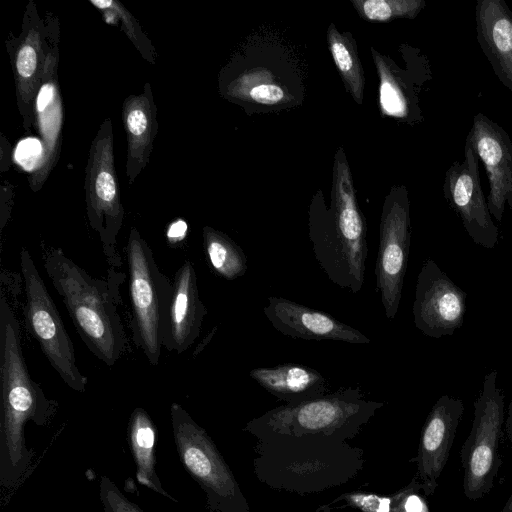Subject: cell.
I'll list each match as a JSON object with an SVG mask.
<instances>
[{
    "mask_svg": "<svg viewBox=\"0 0 512 512\" xmlns=\"http://www.w3.org/2000/svg\"><path fill=\"white\" fill-rule=\"evenodd\" d=\"M20 324L2 289L0 298V487L2 503L29 476L35 453L26 445L25 426H47L58 403L47 398L28 371L21 346Z\"/></svg>",
    "mask_w": 512,
    "mask_h": 512,
    "instance_id": "cell-1",
    "label": "cell"
},
{
    "mask_svg": "<svg viewBox=\"0 0 512 512\" xmlns=\"http://www.w3.org/2000/svg\"><path fill=\"white\" fill-rule=\"evenodd\" d=\"M308 230L315 259L328 279L342 289L360 292L368 254L367 225L342 147L334 155L330 206L320 193L314 196Z\"/></svg>",
    "mask_w": 512,
    "mask_h": 512,
    "instance_id": "cell-2",
    "label": "cell"
},
{
    "mask_svg": "<svg viewBox=\"0 0 512 512\" xmlns=\"http://www.w3.org/2000/svg\"><path fill=\"white\" fill-rule=\"evenodd\" d=\"M44 268L86 347L113 366L127 350L118 308L124 275L109 267L107 279L94 278L60 248L45 252Z\"/></svg>",
    "mask_w": 512,
    "mask_h": 512,
    "instance_id": "cell-3",
    "label": "cell"
},
{
    "mask_svg": "<svg viewBox=\"0 0 512 512\" xmlns=\"http://www.w3.org/2000/svg\"><path fill=\"white\" fill-rule=\"evenodd\" d=\"M132 335L151 365L163 347L172 282L159 269L152 249L137 228L131 227L126 245Z\"/></svg>",
    "mask_w": 512,
    "mask_h": 512,
    "instance_id": "cell-4",
    "label": "cell"
},
{
    "mask_svg": "<svg viewBox=\"0 0 512 512\" xmlns=\"http://www.w3.org/2000/svg\"><path fill=\"white\" fill-rule=\"evenodd\" d=\"M113 139L112 120L107 117L90 145L84 190L88 223L99 236L106 262L116 269L122 265L116 245L124 208L115 170Z\"/></svg>",
    "mask_w": 512,
    "mask_h": 512,
    "instance_id": "cell-5",
    "label": "cell"
},
{
    "mask_svg": "<svg viewBox=\"0 0 512 512\" xmlns=\"http://www.w3.org/2000/svg\"><path fill=\"white\" fill-rule=\"evenodd\" d=\"M498 373L484 377L481 393L474 402V418L460 450L463 491L469 500L487 495L502 464L499 444L504 423V395L497 385Z\"/></svg>",
    "mask_w": 512,
    "mask_h": 512,
    "instance_id": "cell-6",
    "label": "cell"
},
{
    "mask_svg": "<svg viewBox=\"0 0 512 512\" xmlns=\"http://www.w3.org/2000/svg\"><path fill=\"white\" fill-rule=\"evenodd\" d=\"M20 268L24 280V315L29 333L64 383L84 392L88 379L77 367L74 345L59 311L26 248L20 251Z\"/></svg>",
    "mask_w": 512,
    "mask_h": 512,
    "instance_id": "cell-7",
    "label": "cell"
},
{
    "mask_svg": "<svg viewBox=\"0 0 512 512\" xmlns=\"http://www.w3.org/2000/svg\"><path fill=\"white\" fill-rule=\"evenodd\" d=\"M170 417L179 459L205 491L209 509L233 512L235 483L211 438L180 404H171Z\"/></svg>",
    "mask_w": 512,
    "mask_h": 512,
    "instance_id": "cell-8",
    "label": "cell"
},
{
    "mask_svg": "<svg viewBox=\"0 0 512 512\" xmlns=\"http://www.w3.org/2000/svg\"><path fill=\"white\" fill-rule=\"evenodd\" d=\"M411 241L410 200L404 185H394L385 197L375 266L376 287L385 316L395 318L404 285Z\"/></svg>",
    "mask_w": 512,
    "mask_h": 512,
    "instance_id": "cell-9",
    "label": "cell"
},
{
    "mask_svg": "<svg viewBox=\"0 0 512 512\" xmlns=\"http://www.w3.org/2000/svg\"><path fill=\"white\" fill-rule=\"evenodd\" d=\"M380 406L381 403L367 401L358 387H346L332 394L279 407L256 422L309 432L336 430L358 425Z\"/></svg>",
    "mask_w": 512,
    "mask_h": 512,
    "instance_id": "cell-10",
    "label": "cell"
},
{
    "mask_svg": "<svg viewBox=\"0 0 512 512\" xmlns=\"http://www.w3.org/2000/svg\"><path fill=\"white\" fill-rule=\"evenodd\" d=\"M443 193L472 241L487 249L494 248L499 241V230L482 190L479 159L468 141H465L463 160L454 161L445 173Z\"/></svg>",
    "mask_w": 512,
    "mask_h": 512,
    "instance_id": "cell-11",
    "label": "cell"
},
{
    "mask_svg": "<svg viewBox=\"0 0 512 512\" xmlns=\"http://www.w3.org/2000/svg\"><path fill=\"white\" fill-rule=\"evenodd\" d=\"M414 324L424 335H452L464 322L466 293L433 259H426L417 276L412 306Z\"/></svg>",
    "mask_w": 512,
    "mask_h": 512,
    "instance_id": "cell-12",
    "label": "cell"
},
{
    "mask_svg": "<svg viewBox=\"0 0 512 512\" xmlns=\"http://www.w3.org/2000/svg\"><path fill=\"white\" fill-rule=\"evenodd\" d=\"M59 48L55 31H49L46 41L44 71L35 101V123L42 153L37 168L28 177L30 188H42L58 163L64 122V107L58 82Z\"/></svg>",
    "mask_w": 512,
    "mask_h": 512,
    "instance_id": "cell-13",
    "label": "cell"
},
{
    "mask_svg": "<svg viewBox=\"0 0 512 512\" xmlns=\"http://www.w3.org/2000/svg\"><path fill=\"white\" fill-rule=\"evenodd\" d=\"M48 33L34 2L30 0L21 33L14 46L7 48L14 74L17 107L27 133L35 120V101L44 71Z\"/></svg>",
    "mask_w": 512,
    "mask_h": 512,
    "instance_id": "cell-14",
    "label": "cell"
},
{
    "mask_svg": "<svg viewBox=\"0 0 512 512\" xmlns=\"http://www.w3.org/2000/svg\"><path fill=\"white\" fill-rule=\"evenodd\" d=\"M466 141L484 165L488 208L501 222L506 204L512 209V141L504 128L481 112L474 116Z\"/></svg>",
    "mask_w": 512,
    "mask_h": 512,
    "instance_id": "cell-15",
    "label": "cell"
},
{
    "mask_svg": "<svg viewBox=\"0 0 512 512\" xmlns=\"http://www.w3.org/2000/svg\"><path fill=\"white\" fill-rule=\"evenodd\" d=\"M271 325L283 335L304 340H334L368 344L371 339L334 316L293 300L270 296L263 309Z\"/></svg>",
    "mask_w": 512,
    "mask_h": 512,
    "instance_id": "cell-16",
    "label": "cell"
},
{
    "mask_svg": "<svg viewBox=\"0 0 512 512\" xmlns=\"http://www.w3.org/2000/svg\"><path fill=\"white\" fill-rule=\"evenodd\" d=\"M463 413L464 403L461 399L443 395L426 419L419 446L418 470L427 495L432 494L438 486L437 480L449 459Z\"/></svg>",
    "mask_w": 512,
    "mask_h": 512,
    "instance_id": "cell-17",
    "label": "cell"
},
{
    "mask_svg": "<svg viewBox=\"0 0 512 512\" xmlns=\"http://www.w3.org/2000/svg\"><path fill=\"white\" fill-rule=\"evenodd\" d=\"M207 313L200 298L194 265L186 260L172 282L163 347L177 354L188 350L199 337Z\"/></svg>",
    "mask_w": 512,
    "mask_h": 512,
    "instance_id": "cell-18",
    "label": "cell"
},
{
    "mask_svg": "<svg viewBox=\"0 0 512 512\" xmlns=\"http://www.w3.org/2000/svg\"><path fill=\"white\" fill-rule=\"evenodd\" d=\"M121 115L127 138L126 176L132 186L150 160L158 131L157 107L149 82L141 93L124 99Z\"/></svg>",
    "mask_w": 512,
    "mask_h": 512,
    "instance_id": "cell-19",
    "label": "cell"
},
{
    "mask_svg": "<svg viewBox=\"0 0 512 512\" xmlns=\"http://www.w3.org/2000/svg\"><path fill=\"white\" fill-rule=\"evenodd\" d=\"M476 37L496 77L512 92V12L504 0H478Z\"/></svg>",
    "mask_w": 512,
    "mask_h": 512,
    "instance_id": "cell-20",
    "label": "cell"
},
{
    "mask_svg": "<svg viewBox=\"0 0 512 512\" xmlns=\"http://www.w3.org/2000/svg\"><path fill=\"white\" fill-rule=\"evenodd\" d=\"M370 50L379 77L381 113L409 124L422 121L418 92L408 72L400 69L392 59L379 53L374 47Z\"/></svg>",
    "mask_w": 512,
    "mask_h": 512,
    "instance_id": "cell-21",
    "label": "cell"
},
{
    "mask_svg": "<svg viewBox=\"0 0 512 512\" xmlns=\"http://www.w3.org/2000/svg\"><path fill=\"white\" fill-rule=\"evenodd\" d=\"M249 376L279 399L296 404L325 395L327 381L317 370L294 363L258 367Z\"/></svg>",
    "mask_w": 512,
    "mask_h": 512,
    "instance_id": "cell-22",
    "label": "cell"
},
{
    "mask_svg": "<svg viewBox=\"0 0 512 512\" xmlns=\"http://www.w3.org/2000/svg\"><path fill=\"white\" fill-rule=\"evenodd\" d=\"M128 442L136 465V477L140 484L150 490L178 502L163 488L155 469L156 428L142 408H135L130 415L127 428Z\"/></svg>",
    "mask_w": 512,
    "mask_h": 512,
    "instance_id": "cell-23",
    "label": "cell"
},
{
    "mask_svg": "<svg viewBox=\"0 0 512 512\" xmlns=\"http://www.w3.org/2000/svg\"><path fill=\"white\" fill-rule=\"evenodd\" d=\"M326 41L347 93L350 94L356 104L362 105L365 75L356 40L351 32H339L335 24L330 23L326 33Z\"/></svg>",
    "mask_w": 512,
    "mask_h": 512,
    "instance_id": "cell-24",
    "label": "cell"
},
{
    "mask_svg": "<svg viewBox=\"0 0 512 512\" xmlns=\"http://www.w3.org/2000/svg\"><path fill=\"white\" fill-rule=\"evenodd\" d=\"M202 236L207 261L218 276L232 281L246 273L247 257L242 248L227 234L204 226Z\"/></svg>",
    "mask_w": 512,
    "mask_h": 512,
    "instance_id": "cell-25",
    "label": "cell"
},
{
    "mask_svg": "<svg viewBox=\"0 0 512 512\" xmlns=\"http://www.w3.org/2000/svg\"><path fill=\"white\" fill-rule=\"evenodd\" d=\"M90 3L102 12L103 19L111 25L120 24L141 56L150 64H155V50L138 20L116 0H90Z\"/></svg>",
    "mask_w": 512,
    "mask_h": 512,
    "instance_id": "cell-26",
    "label": "cell"
},
{
    "mask_svg": "<svg viewBox=\"0 0 512 512\" xmlns=\"http://www.w3.org/2000/svg\"><path fill=\"white\" fill-rule=\"evenodd\" d=\"M360 18L369 22L414 19L425 8L424 0H350Z\"/></svg>",
    "mask_w": 512,
    "mask_h": 512,
    "instance_id": "cell-27",
    "label": "cell"
},
{
    "mask_svg": "<svg viewBox=\"0 0 512 512\" xmlns=\"http://www.w3.org/2000/svg\"><path fill=\"white\" fill-rule=\"evenodd\" d=\"M99 497L104 512H144L137 504L130 501L107 476H101Z\"/></svg>",
    "mask_w": 512,
    "mask_h": 512,
    "instance_id": "cell-28",
    "label": "cell"
},
{
    "mask_svg": "<svg viewBox=\"0 0 512 512\" xmlns=\"http://www.w3.org/2000/svg\"><path fill=\"white\" fill-rule=\"evenodd\" d=\"M12 190L10 188V185L7 186V188L2 185L1 188V217H0V223H1V231H3L11 213V206H12Z\"/></svg>",
    "mask_w": 512,
    "mask_h": 512,
    "instance_id": "cell-29",
    "label": "cell"
},
{
    "mask_svg": "<svg viewBox=\"0 0 512 512\" xmlns=\"http://www.w3.org/2000/svg\"><path fill=\"white\" fill-rule=\"evenodd\" d=\"M187 232V224L182 219L172 222L167 229L169 243H177L184 239Z\"/></svg>",
    "mask_w": 512,
    "mask_h": 512,
    "instance_id": "cell-30",
    "label": "cell"
},
{
    "mask_svg": "<svg viewBox=\"0 0 512 512\" xmlns=\"http://www.w3.org/2000/svg\"><path fill=\"white\" fill-rule=\"evenodd\" d=\"M405 512H429L425 502L415 494H410L404 504Z\"/></svg>",
    "mask_w": 512,
    "mask_h": 512,
    "instance_id": "cell-31",
    "label": "cell"
},
{
    "mask_svg": "<svg viewBox=\"0 0 512 512\" xmlns=\"http://www.w3.org/2000/svg\"><path fill=\"white\" fill-rule=\"evenodd\" d=\"M10 146L9 142L6 140L5 136L1 135V172H4L9 169L10 159H9Z\"/></svg>",
    "mask_w": 512,
    "mask_h": 512,
    "instance_id": "cell-32",
    "label": "cell"
},
{
    "mask_svg": "<svg viewBox=\"0 0 512 512\" xmlns=\"http://www.w3.org/2000/svg\"><path fill=\"white\" fill-rule=\"evenodd\" d=\"M505 432L508 440L512 443V395L508 405L507 418L505 421Z\"/></svg>",
    "mask_w": 512,
    "mask_h": 512,
    "instance_id": "cell-33",
    "label": "cell"
},
{
    "mask_svg": "<svg viewBox=\"0 0 512 512\" xmlns=\"http://www.w3.org/2000/svg\"><path fill=\"white\" fill-rule=\"evenodd\" d=\"M501 512H512V493H511L510 497L508 498V500L506 501Z\"/></svg>",
    "mask_w": 512,
    "mask_h": 512,
    "instance_id": "cell-34",
    "label": "cell"
}]
</instances>
